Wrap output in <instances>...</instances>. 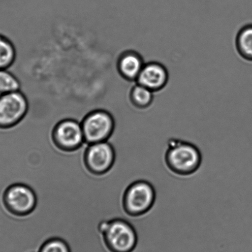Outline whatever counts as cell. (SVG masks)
<instances>
[{"mask_svg":"<svg viewBox=\"0 0 252 252\" xmlns=\"http://www.w3.org/2000/svg\"><path fill=\"white\" fill-rule=\"evenodd\" d=\"M129 100L137 109H144L151 106L154 100V92L136 83L129 92Z\"/></svg>","mask_w":252,"mask_h":252,"instance_id":"12","label":"cell"},{"mask_svg":"<svg viewBox=\"0 0 252 252\" xmlns=\"http://www.w3.org/2000/svg\"><path fill=\"white\" fill-rule=\"evenodd\" d=\"M166 166L175 174L187 177L196 172L202 161L201 153L194 144L171 139L165 155Z\"/></svg>","mask_w":252,"mask_h":252,"instance_id":"1","label":"cell"},{"mask_svg":"<svg viewBox=\"0 0 252 252\" xmlns=\"http://www.w3.org/2000/svg\"><path fill=\"white\" fill-rule=\"evenodd\" d=\"M140 54L133 50H127L120 55L117 61L119 74L128 82H136L144 65Z\"/></svg>","mask_w":252,"mask_h":252,"instance_id":"10","label":"cell"},{"mask_svg":"<svg viewBox=\"0 0 252 252\" xmlns=\"http://www.w3.org/2000/svg\"><path fill=\"white\" fill-rule=\"evenodd\" d=\"M51 136L55 145L64 152L75 151L85 144L81 121L74 117H63L56 122Z\"/></svg>","mask_w":252,"mask_h":252,"instance_id":"7","label":"cell"},{"mask_svg":"<svg viewBox=\"0 0 252 252\" xmlns=\"http://www.w3.org/2000/svg\"><path fill=\"white\" fill-rule=\"evenodd\" d=\"M103 239L107 249L111 252H133L138 246V231L126 219L110 220Z\"/></svg>","mask_w":252,"mask_h":252,"instance_id":"4","label":"cell"},{"mask_svg":"<svg viewBox=\"0 0 252 252\" xmlns=\"http://www.w3.org/2000/svg\"><path fill=\"white\" fill-rule=\"evenodd\" d=\"M1 200L7 211L17 217L30 214L37 202L33 190L22 183H14L7 187L2 193Z\"/></svg>","mask_w":252,"mask_h":252,"instance_id":"6","label":"cell"},{"mask_svg":"<svg viewBox=\"0 0 252 252\" xmlns=\"http://www.w3.org/2000/svg\"><path fill=\"white\" fill-rule=\"evenodd\" d=\"M156 199V190L153 185L146 180H137L131 183L125 192V211L129 217L140 218L150 211Z\"/></svg>","mask_w":252,"mask_h":252,"instance_id":"3","label":"cell"},{"mask_svg":"<svg viewBox=\"0 0 252 252\" xmlns=\"http://www.w3.org/2000/svg\"><path fill=\"white\" fill-rule=\"evenodd\" d=\"M85 143L92 144L108 141L114 131L116 120L106 109L90 110L81 121Z\"/></svg>","mask_w":252,"mask_h":252,"instance_id":"2","label":"cell"},{"mask_svg":"<svg viewBox=\"0 0 252 252\" xmlns=\"http://www.w3.org/2000/svg\"><path fill=\"white\" fill-rule=\"evenodd\" d=\"M21 83L8 69H0V95L20 91Z\"/></svg>","mask_w":252,"mask_h":252,"instance_id":"14","label":"cell"},{"mask_svg":"<svg viewBox=\"0 0 252 252\" xmlns=\"http://www.w3.org/2000/svg\"><path fill=\"white\" fill-rule=\"evenodd\" d=\"M116 153L108 141L87 144L84 161L88 170L93 174L104 175L113 166Z\"/></svg>","mask_w":252,"mask_h":252,"instance_id":"8","label":"cell"},{"mask_svg":"<svg viewBox=\"0 0 252 252\" xmlns=\"http://www.w3.org/2000/svg\"><path fill=\"white\" fill-rule=\"evenodd\" d=\"M168 79L169 74L165 66L158 62H150L144 63L136 83L154 93L164 89Z\"/></svg>","mask_w":252,"mask_h":252,"instance_id":"9","label":"cell"},{"mask_svg":"<svg viewBox=\"0 0 252 252\" xmlns=\"http://www.w3.org/2000/svg\"><path fill=\"white\" fill-rule=\"evenodd\" d=\"M30 112L26 94L20 91L0 95V130L18 126Z\"/></svg>","mask_w":252,"mask_h":252,"instance_id":"5","label":"cell"},{"mask_svg":"<svg viewBox=\"0 0 252 252\" xmlns=\"http://www.w3.org/2000/svg\"><path fill=\"white\" fill-rule=\"evenodd\" d=\"M237 52L244 60L252 62V24L243 27L236 38Z\"/></svg>","mask_w":252,"mask_h":252,"instance_id":"11","label":"cell"},{"mask_svg":"<svg viewBox=\"0 0 252 252\" xmlns=\"http://www.w3.org/2000/svg\"><path fill=\"white\" fill-rule=\"evenodd\" d=\"M15 46L7 36L0 34V69H9L15 63Z\"/></svg>","mask_w":252,"mask_h":252,"instance_id":"13","label":"cell"},{"mask_svg":"<svg viewBox=\"0 0 252 252\" xmlns=\"http://www.w3.org/2000/svg\"><path fill=\"white\" fill-rule=\"evenodd\" d=\"M38 252H71V250L64 240L55 237L46 241Z\"/></svg>","mask_w":252,"mask_h":252,"instance_id":"15","label":"cell"}]
</instances>
